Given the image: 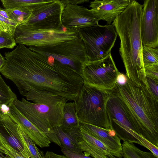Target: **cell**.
<instances>
[{
  "label": "cell",
  "instance_id": "6da1fadb",
  "mask_svg": "<svg viewBox=\"0 0 158 158\" xmlns=\"http://www.w3.org/2000/svg\"><path fill=\"white\" fill-rule=\"evenodd\" d=\"M4 55L6 61L0 73L15 84L22 95L42 90L76 101L81 88L61 76L44 56L22 44Z\"/></svg>",
  "mask_w": 158,
  "mask_h": 158
},
{
  "label": "cell",
  "instance_id": "484cf974",
  "mask_svg": "<svg viewBox=\"0 0 158 158\" xmlns=\"http://www.w3.org/2000/svg\"><path fill=\"white\" fill-rule=\"evenodd\" d=\"M17 23L0 15V36L14 38Z\"/></svg>",
  "mask_w": 158,
  "mask_h": 158
},
{
  "label": "cell",
  "instance_id": "9c48e42d",
  "mask_svg": "<svg viewBox=\"0 0 158 158\" xmlns=\"http://www.w3.org/2000/svg\"><path fill=\"white\" fill-rule=\"evenodd\" d=\"M119 72L110 53L102 59L84 63L81 75L85 84L110 93L116 86Z\"/></svg>",
  "mask_w": 158,
  "mask_h": 158
},
{
  "label": "cell",
  "instance_id": "30bf717a",
  "mask_svg": "<svg viewBox=\"0 0 158 158\" xmlns=\"http://www.w3.org/2000/svg\"><path fill=\"white\" fill-rule=\"evenodd\" d=\"M64 7L60 0H52L33 10L29 18L20 24L36 29H60Z\"/></svg>",
  "mask_w": 158,
  "mask_h": 158
},
{
  "label": "cell",
  "instance_id": "74e56055",
  "mask_svg": "<svg viewBox=\"0 0 158 158\" xmlns=\"http://www.w3.org/2000/svg\"><path fill=\"white\" fill-rule=\"evenodd\" d=\"M6 61L5 58L0 53V69L4 65Z\"/></svg>",
  "mask_w": 158,
  "mask_h": 158
},
{
  "label": "cell",
  "instance_id": "e0dca14e",
  "mask_svg": "<svg viewBox=\"0 0 158 158\" xmlns=\"http://www.w3.org/2000/svg\"><path fill=\"white\" fill-rule=\"evenodd\" d=\"M109 118L112 129L120 139L142 145V142L145 139L142 136L122 125L116 120L110 118Z\"/></svg>",
  "mask_w": 158,
  "mask_h": 158
},
{
  "label": "cell",
  "instance_id": "4fadbf2b",
  "mask_svg": "<svg viewBox=\"0 0 158 158\" xmlns=\"http://www.w3.org/2000/svg\"><path fill=\"white\" fill-rule=\"evenodd\" d=\"M131 0H95L90 2L89 7L99 21H106L110 25L114 19L122 13Z\"/></svg>",
  "mask_w": 158,
  "mask_h": 158
},
{
  "label": "cell",
  "instance_id": "52a82bcc",
  "mask_svg": "<svg viewBox=\"0 0 158 158\" xmlns=\"http://www.w3.org/2000/svg\"><path fill=\"white\" fill-rule=\"evenodd\" d=\"M78 35L84 42L90 61L102 59L110 53L118 35L112 24H98L80 29Z\"/></svg>",
  "mask_w": 158,
  "mask_h": 158
},
{
  "label": "cell",
  "instance_id": "f1b7e54d",
  "mask_svg": "<svg viewBox=\"0 0 158 158\" xmlns=\"http://www.w3.org/2000/svg\"><path fill=\"white\" fill-rule=\"evenodd\" d=\"M8 137L6 140L14 148L20 152L26 158H30L27 152L17 139L9 136Z\"/></svg>",
  "mask_w": 158,
  "mask_h": 158
},
{
  "label": "cell",
  "instance_id": "44dd1931",
  "mask_svg": "<svg viewBox=\"0 0 158 158\" xmlns=\"http://www.w3.org/2000/svg\"><path fill=\"white\" fill-rule=\"evenodd\" d=\"M81 135L82 139L88 145L106 158H117L111 154L110 150L106 146L86 131H82Z\"/></svg>",
  "mask_w": 158,
  "mask_h": 158
},
{
  "label": "cell",
  "instance_id": "d4e9b609",
  "mask_svg": "<svg viewBox=\"0 0 158 158\" xmlns=\"http://www.w3.org/2000/svg\"><path fill=\"white\" fill-rule=\"evenodd\" d=\"M142 59L144 67L158 64V48L143 46Z\"/></svg>",
  "mask_w": 158,
  "mask_h": 158
},
{
  "label": "cell",
  "instance_id": "7c38bea8",
  "mask_svg": "<svg viewBox=\"0 0 158 158\" xmlns=\"http://www.w3.org/2000/svg\"><path fill=\"white\" fill-rule=\"evenodd\" d=\"M62 25L77 30L98 24L99 21L91 10L83 6L68 4L61 15Z\"/></svg>",
  "mask_w": 158,
  "mask_h": 158
},
{
  "label": "cell",
  "instance_id": "2e32d148",
  "mask_svg": "<svg viewBox=\"0 0 158 158\" xmlns=\"http://www.w3.org/2000/svg\"><path fill=\"white\" fill-rule=\"evenodd\" d=\"M62 147L74 152H81L78 144V140L81 137L79 128L74 130L65 131L60 127L53 129Z\"/></svg>",
  "mask_w": 158,
  "mask_h": 158
},
{
  "label": "cell",
  "instance_id": "8d00e7d4",
  "mask_svg": "<svg viewBox=\"0 0 158 158\" xmlns=\"http://www.w3.org/2000/svg\"><path fill=\"white\" fill-rule=\"evenodd\" d=\"M0 15L6 19H10L5 9L0 7Z\"/></svg>",
  "mask_w": 158,
  "mask_h": 158
},
{
  "label": "cell",
  "instance_id": "d6a6232c",
  "mask_svg": "<svg viewBox=\"0 0 158 158\" xmlns=\"http://www.w3.org/2000/svg\"><path fill=\"white\" fill-rule=\"evenodd\" d=\"M146 77L148 88L152 94L155 97L158 98V81Z\"/></svg>",
  "mask_w": 158,
  "mask_h": 158
},
{
  "label": "cell",
  "instance_id": "4316f807",
  "mask_svg": "<svg viewBox=\"0 0 158 158\" xmlns=\"http://www.w3.org/2000/svg\"><path fill=\"white\" fill-rule=\"evenodd\" d=\"M0 152L5 154L8 158H26L9 143L0 131Z\"/></svg>",
  "mask_w": 158,
  "mask_h": 158
},
{
  "label": "cell",
  "instance_id": "9a60e30c",
  "mask_svg": "<svg viewBox=\"0 0 158 158\" xmlns=\"http://www.w3.org/2000/svg\"><path fill=\"white\" fill-rule=\"evenodd\" d=\"M79 127L106 146L111 154L118 158L122 157L121 139L113 130H107L92 125L81 123Z\"/></svg>",
  "mask_w": 158,
  "mask_h": 158
},
{
  "label": "cell",
  "instance_id": "8fae6325",
  "mask_svg": "<svg viewBox=\"0 0 158 158\" xmlns=\"http://www.w3.org/2000/svg\"><path fill=\"white\" fill-rule=\"evenodd\" d=\"M143 46L158 47V0H145L140 21Z\"/></svg>",
  "mask_w": 158,
  "mask_h": 158
},
{
  "label": "cell",
  "instance_id": "e575fe53",
  "mask_svg": "<svg viewBox=\"0 0 158 158\" xmlns=\"http://www.w3.org/2000/svg\"><path fill=\"white\" fill-rule=\"evenodd\" d=\"M60 1L64 6L68 4L77 5L78 4H83L89 2V0H61Z\"/></svg>",
  "mask_w": 158,
  "mask_h": 158
},
{
  "label": "cell",
  "instance_id": "7402d4cb",
  "mask_svg": "<svg viewBox=\"0 0 158 158\" xmlns=\"http://www.w3.org/2000/svg\"><path fill=\"white\" fill-rule=\"evenodd\" d=\"M18 131L23 146L30 158H44V155L18 125Z\"/></svg>",
  "mask_w": 158,
  "mask_h": 158
},
{
  "label": "cell",
  "instance_id": "603a6c76",
  "mask_svg": "<svg viewBox=\"0 0 158 158\" xmlns=\"http://www.w3.org/2000/svg\"><path fill=\"white\" fill-rule=\"evenodd\" d=\"M17 99L16 95L0 75V108L3 105L8 107Z\"/></svg>",
  "mask_w": 158,
  "mask_h": 158
},
{
  "label": "cell",
  "instance_id": "1f68e13d",
  "mask_svg": "<svg viewBox=\"0 0 158 158\" xmlns=\"http://www.w3.org/2000/svg\"><path fill=\"white\" fill-rule=\"evenodd\" d=\"M16 44L14 38L0 36V49L3 48L12 49Z\"/></svg>",
  "mask_w": 158,
  "mask_h": 158
},
{
  "label": "cell",
  "instance_id": "277c9868",
  "mask_svg": "<svg viewBox=\"0 0 158 158\" xmlns=\"http://www.w3.org/2000/svg\"><path fill=\"white\" fill-rule=\"evenodd\" d=\"M115 89L132 114L137 133L158 147V98L146 85H137L127 77L126 83H116Z\"/></svg>",
  "mask_w": 158,
  "mask_h": 158
},
{
  "label": "cell",
  "instance_id": "836d02e7",
  "mask_svg": "<svg viewBox=\"0 0 158 158\" xmlns=\"http://www.w3.org/2000/svg\"><path fill=\"white\" fill-rule=\"evenodd\" d=\"M127 81V77L126 75L119 72L116 78V83L119 85H123L126 83Z\"/></svg>",
  "mask_w": 158,
  "mask_h": 158
},
{
  "label": "cell",
  "instance_id": "5bb4252c",
  "mask_svg": "<svg viewBox=\"0 0 158 158\" xmlns=\"http://www.w3.org/2000/svg\"><path fill=\"white\" fill-rule=\"evenodd\" d=\"M8 107V114L35 144L41 148L50 146L51 141L48 136L26 118L13 103Z\"/></svg>",
  "mask_w": 158,
  "mask_h": 158
},
{
  "label": "cell",
  "instance_id": "ffe728a7",
  "mask_svg": "<svg viewBox=\"0 0 158 158\" xmlns=\"http://www.w3.org/2000/svg\"><path fill=\"white\" fill-rule=\"evenodd\" d=\"M121 155L124 158H158L152 152L142 151L132 143L124 141Z\"/></svg>",
  "mask_w": 158,
  "mask_h": 158
},
{
  "label": "cell",
  "instance_id": "83f0119b",
  "mask_svg": "<svg viewBox=\"0 0 158 158\" xmlns=\"http://www.w3.org/2000/svg\"><path fill=\"white\" fill-rule=\"evenodd\" d=\"M78 144L81 151L85 152L87 155H90L94 158H107L90 147L81 138L79 139Z\"/></svg>",
  "mask_w": 158,
  "mask_h": 158
},
{
  "label": "cell",
  "instance_id": "8992f818",
  "mask_svg": "<svg viewBox=\"0 0 158 158\" xmlns=\"http://www.w3.org/2000/svg\"><path fill=\"white\" fill-rule=\"evenodd\" d=\"M79 31L62 25L59 30L36 29L23 24L18 25L14 38L16 44L36 48L52 46L78 38Z\"/></svg>",
  "mask_w": 158,
  "mask_h": 158
},
{
  "label": "cell",
  "instance_id": "cb8c5ba5",
  "mask_svg": "<svg viewBox=\"0 0 158 158\" xmlns=\"http://www.w3.org/2000/svg\"><path fill=\"white\" fill-rule=\"evenodd\" d=\"M10 19L21 24L31 16L32 10L26 8L5 9ZM18 24V25H19Z\"/></svg>",
  "mask_w": 158,
  "mask_h": 158
},
{
  "label": "cell",
  "instance_id": "ba28073f",
  "mask_svg": "<svg viewBox=\"0 0 158 158\" xmlns=\"http://www.w3.org/2000/svg\"><path fill=\"white\" fill-rule=\"evenodd\" d=\"M28 48L44 56L53 58L80 75L82 65L88 61L84 42L79 37L52 46Z\"/></svg>",
  "mask_w": 158,
  "mask_h": 158
},
{
  "label": "cell",
  "instance_id": "ac0fdd59",
  "mask_svg": "<svg viewBox=\"0 0 158 158\" xmlns=\"http://www.w3.org/2000/svg\"><path fill=\"white\" fill-rule=\"evenodd\" d=\"M79 123L75 102H67L64 107L60 127L65 131L74 130L79 128Z\"/></svg>",
  "mask_w": 158,
  "mask_h": 158
},
{
  "label": "cell",
  "instance_id": "d6986e66",
  "mask_svg": "<svg viewBox=\"0 0 158 158\" xmlns=\"http://www.w3.org/2000/svg\"><path fill=\"white\" fill-rule=\"evenodd\" d=\"M52 0H1V2L5 9L26 8L32 10Z\"/></svg>",
  "mask_w": 158,
  "mask_h": 158
},
{
  "label": "cell",
  "instance_id": "3957f363",
  "mask_svg": "<svg viewBox=\"0 0 158 158\" xmlns=\"http://www.w3.org/2000/svg\"><path fill=\"white\" fill-rule=\"evenodd\" d=\"M27 100L17 99L13 102L18 110L49 138L61 148L62 146L53 129L60 126L63 109L68 100L50 92L33 90L28 92Z\"/></svg>",
  "mask_w": 158,
  "mask_h": 158
},
{
  "label": "cell",
  "instance_id": "d590c367",
  "mask_svg": "<svg viewBox=\"0 0 158 158\" xmlns=\"http://www.w3.org/2000/svg\"><path fill=\"white\" fill-rule=\"evenodd\" d=\"M44 158H68L65 156L57 154L52 152L47 151L44 155Z\"/></svg>",
  "mask_w": 158,
  "mask_h": 158
},
{
  "label": "cell",
  "instance_id": "f35d334b",
  "mask_svg": "<svg viewBox=\"0 0 158 158\" xmlns=\"http://www.w3.org/2000/svg\"><path fill=\"white\" fill-rule=\"evenodd\" d=\"M0 158H9L7 156H5L0 152Z\"/></svg>",
  "mask_w": 158,
  "mask_h": 158
},
{
  "label": "cell",
  "instance_id": "5b68a950",
  "mask_svg": "<svg viewBox=\"0 0 158 158\" xmlns=\"http://www.w3.org/2000/svg\"><path fill=\"white\" fill-rule=\"evenodd\" d=\"M110 93L84 82L75 102L79 122L113 130L106 109Z\"/></svg>",
  "mask_w": 158,
  "mask_h": 158
},
{
  "label": "cell",
  "instance_id": "f546056e",
  "mask_svg": "<svg viewBox=\"0 0 158 158\" xmlns=\"http://www.w3.org/2000/svg\"><path fill=\"white\" fill-rule=\"evenodd\" d=\"M145 76L158 81V64H154L144 67Z\"/></svg>",
  "mask_w": 158,
  "mask_h": 158
},
{
  "label": "cell",
  "instance_id": "4dcf8cb0",
  "mask_svg": "<svg viewBox=\"0 0 158 158\" xmlns=\"http://www.w3.org/2000/svg\"><path fill=\"white\" fill-rule=\"evenodd\" d=\"M61 152L64 155L68 158H92L82 151L74 152L67 149L64 147L61 148Z\"/></svg>",
  "mask_w": 158,
  "mask_h": 158
},
{
  "label": "cell",
  "instance_id": "7a4b0ae2",
  "mask_svg": "<svg viewBox=\"0 0 158 158\" xmlns=\"http://www.w3.org/2000/svg\"><path fill=\"white\" fill-rule=\"evenodd\" d=\"M143 5L131 0L123 11L112 23L119 38V52L126 75L136 85L148 86L143 64L140 21Z\"/></svg>",
  "mask_w": 158,
  "mask_h": 158
}]
</instances>
